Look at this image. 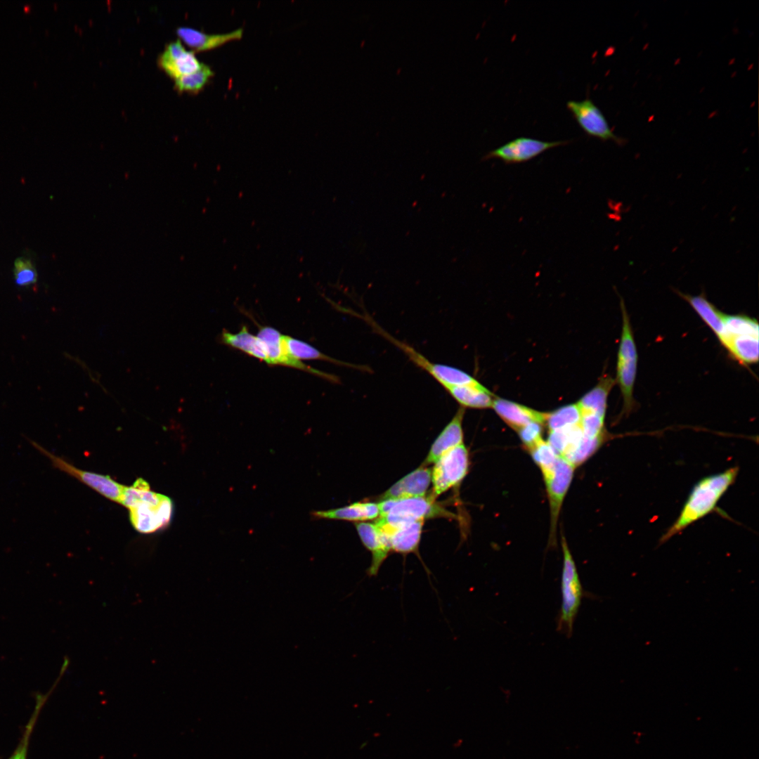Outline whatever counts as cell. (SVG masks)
Returning <instances> with one entry per match:
<instances>
[{"mask_svg": "<svg viewBox=\"0 0 759 759\" xmlns=\"http://www.w3.org/2000/svg\"><path fill=\"white\" fill-rule=\"evenodd\" d=\"M529 453L540 469L543 477L553 470L559 458L547 441L543 439L530 450Z\"/></svg>", "mask_w": 759, "mask_h": 759, "instance_id": "30", "label": "cell"}, {"mask_svg": "<svg viewBox=\"0 0 759 759\" xmlns=\"http://www.w3.org/2000/svg\"><path fill=\"white\" fill-rule=\"evenodd\" d=\"M614 383L615 380L609 375L602 376L597 384L577 403L581 413L606 415L608 396Z\"/></svg>", "mask_w": 759, "mask_h": 759, "instance_id": "24", "label": "cell"}, {"mask_svg": "<svg viewBox=\"0 0 759 759\" xmlns=\"http://www.w3.org/2000/svg\"><path fill=\"white\" fill-rule=\"evenodd\" d=\"M355 526L363 544L372 554L367 574L370 577L377 576L391 552L389 543L375 523L359 521L355 523Z\"/></svg>", "mask_w": 759, "mask_h": 759, "instance_id": "16", "label": "cell"}, {"mask_svg": "<svg viewBox=\"0 0 759 759\" xmlns=\"http://www.w3.org/2000/svg\"><path fill=\"white\" fill-rule=\"evenodd\" d=\"M176 34L187 45L195 51H206L220 46L230 41L240 39L243 34V29L239 28L222 34H207L193 27L180 26L176 28Z\"/></svg>", "mask_w": 759, "mask_h": 759, "instance_id": "19", "label": "cell"}, {"mask_svg": "<svg viewBox=\"0 0 759 759\" xmlns=\"http://www.w3.org/2000/svg\"><path fill=\"white\" fill-rule=\"evenodd\" d=\"M606 440L590 438L583 434L578 442L562 458L576 467L594 455Z\"/></svg>", "mask_w": 759, "mask_h": 759, "instance_id": "27", "label": "cell"}, {"mask_svg": "<svg viewBox=\"0 0 759 759\" xmlns=\"http://www.w3.org/2000/svg\"><path fill=\"white\" fill-rule=\"evenodd\" d=\"M378 505L380 512L378 518L389 523L424 521L429 518L450 515L431 495L428 497L382 500Z\"/></svg>", "mask_w": 759, "mask_h": 759, "instance_id": "7", "label": "cell"}, {"mask_svg": "<svg viewBox=\"0 0 759 759\" xmlns=\"http://www.w3.org/2000/svg\"><path fill=\"white\" fill-rule=\"evenodd\" d=\"M543 426L541 423L531 422L517 431L523 445L528 451L543 440Z\"/></svg>", "mask_w": 759, "mask_h": 759, "instance_id": "33", "label": "cell"}, {"mask_svg": "<svg viewBox=\"0 0 759 759\" xmlns=\"http://www.w3.org/2000/svg\"><path fill=\"white\" fill-rule=\"evenodd\" d=\"M580 420L581 411L578 405L569 404L547 413L545 424L551 432L579 425Z\"/></svg>", "mask_w": 759, "mask_h": 759, "instance_id": "26", "label": "cell"}, {"mask_svg": "<svg viewBox=\"0 0 759 759\" xmlns=\"http://www.w3.org/2000/svg\"><path fill=\"white\" fill-rule=\"evenodd\" d=\"M355 314L368 323L376 332L402 350L410 361L431 375L446 390L453 386L469 385L478 387L482 386L472 375L458 368L429 361L414 348L398 340L382 329L368 314L359 315L357 313Z\"/></svg>", "mask_w": 759, "mask_h": 759, "instance_id": "6", "label": "cell"}, {"mask_svg": "<svg viewBox=\"0 0 759 759\" xmlns=\"http://www.w3.org/2000/svg\"><path fill=\"white\" fill-rule=\"evenodd\" d=\"M375 524L387 538L391 551L405 554L417 550L424 521L389 523L378 518Z\"/></svg>", "mask_w": 759, "mask_h": 759, "instance_id": "14", "label": "cell"}, {"mask_svg": "<svg viewBox=\"0 0 759 759\" xmlns=\"http://www.w3.org/2000/svg\"><path fill=\"white\" fill-rule=\"evenodd\" d=\"M732 359L741 365L758 361L759 325L756 319L744 314L722 313L713 331Z\"/></svg>", "mask_w": 759, "mask_h": 759, "instance_id": "3", "label": "cell"}, {"mask_svg": "<svg viewBox=\"0 0 759 759\" xmlns=\"http://www.w3.org/2000/svg\"><path fill=\"white\" fill-rule=\"evenodd\" d=\"M221 340L225 344L268 364V356L263 343L257 336L250 333L245 326L236 333L224 330L221 334Z\"/></svg>", "mask_w": 759, "mask_h": 759, "instance_id": "21", "label": "cell"}, {"mask_svg": "<svg viewBox=\"0 0 759 759\" xmlns=\"http://www.w3.org/2000/svg\"><path fill=\"white\" fill-rule=\"evenodd\" d=\"M213 74L212 69L203 63L199 70L174 79L175 89L179 91L197 92L204 87Z\"/></svg>", "mask_w": 759, "mask_h": 759, "instance_id": "29", "label": "cell"}, {"mask_svg": "<svg viewBox=\"0 0 759 759\" xmlns=\"http://www.w3.org/2000/svg\"><path fill=\"white\" fill-rule=\"evenodd\" d=\"M285 339L290 353L299 360H323L365 371L370 370V368L363 365H356L334 359L329 356L322 353L310 344L294 337L285 335Z\"/></svg>", "mask_w": 759, "mask_h": 759, "instance_id": "25", "label": "cell"}, {"mask_svg": "<svg viewBox=\"0 0 759 759\" xmlns=\"http://www.w3.org/2000/svg\"><path fill=\"white\" fill-rule=\"evenodd\" d=\"M738 474L739 467H732L700 479L693 486L675 521L660 538L659 544L667 542L713 512L720 500L735 482Z\"/></svg>", "mask_w": 759, "mask_h": 759, "instance_id": "1", "label": "cell"}, {"mask_svg": "<svg viewBox=\"0 0 759 759\" xmlns=\"http://www.w3.org/2000/svg\"><path fill=\"white\" fill-rule=\"evenodd\" d=\"M622 330L616 364V380L623 397L621 416H628L635 410L637 403L633 397L637 367V351L632 329L624 301L621 298Z\"/></svg>", "mask_w": 759, "mask_h": 759, "instance_id": "4", "label": "cell"}, {"mask_svg": "<svg viewBox=\"0 0 759 759\" xmlns=\"http://www.w3.org/2000/svg\"><path fill=\"white\" fill-rule=\"evenodd\" d=\"M574 467L559 457L553 470L543 477L550 508L549 545H556V530L563 500L573 476Z\"/></svg>", "mask_w": 759, "mask_h": 759, "instance_id": "10", "label": "cell"}, {"mask_svg": "<svg viewBox=\"0 0 759 759\" xmlns=\"http://www.w3.org/2000/svg\"><path fill=\"white\" fill-rule=\"evenodd\" d=\"M378 502H357L351 505L327 510H316L311 512L316 519L364 521L379 517Z\"/></svg>", "mask_w": 759, "mask_h": 759, "instance_id": "20", "label": "cell"}, {"mask_svg": "<svg viewBox=\"0 0 759 759\" xmlns=\"http://www.w3.org/2000/svg\"><path fill=\"white\" fill-rule=\"evenodd\" d=\"M15 282L19 287H29L36 283L37 272L34 264L29 259L18 257L13 268Z\"/></svg>", "mask_w": 759, "mask_h": 759, "instance_id": "32", "label": "cell"}, {"mask_svg": "<svg viewBox=\"0 0 759 759\" xmlns=\"http://www.w3.org/2000/svg\"><path fill=\"white\" fill-rule=\"evenodd\" d=\"M446 391L463 408H492L494 395L484 386H453Z\"/></svg>", "mask_w": 759, "mask_h": 759, "instance_id": "22", "label": "cell"}, {"mask_svg": "<svg viewBox=\"0 0 759 759\" xmlns=\"http://www.w3.org/2000/svg\"><path fill=\"white\" fill-rule=\"evenodd\" d=\"M562 605L557 618V630L570 637L573 634L574 621L583 597V590L576 563L564 536H562Z\"/></svg>", "mask_w": 759, "mask_h": 759, "instance_id": "5", "label": "cell"}, {"mask_svg": "<svg viewBox=\"0 0 759 759\" xmlns=\"http://www.w3.org/2000/svg\"><path fill=\"white\" fill-rule=\"evenodd\" d=\"M31 443L36 449L51 461L53 467L77 479L106 498L121 503L125 486L119 484L108 475L78 469L64 459L48 452L36 442L31 441Z\"/></svg>", "mask_w": 759, "mask_h": 759, "instance_id": "9", "label": "cell"}, {"mask_svg": "<svg viewBox=\"0 0 759 759\" xmlns=\"http://www.w3.org/2000/svg\"><path fill=\"white\" fill-rule=\"evenodd\" d=\"M17 758H18L17 757V753L15 751V753L12 755V756L9 759H17Z\"/></svg>", "mask_w": 759, "mask_h": 759, "instance_id": "35", "label": "cell"}, {"mask_svg": "<svg viewBox=\"0 0 759 759\" xmlns=\"http://www.w3.org/2000/svg\"><path fill=\"white\" fill-rule=\"evenodd\" d=\"M492 408L508 426L516 431L531 422H537L545 425L547 415V413L539 412L518 403L500 398L493 399Z\"/></svg>", "mask_w": 759, "mask_h": 759, "instance_id": "18", "label": "cell"}, {"mask_svg": "<svg viewBox=\"0 0 759 759\" xmlns=\"http://www.w3.org/2000/svg\"><path fill=\"white\" fill-rule=\"evenodd\" d=\"M605 415L596 413H581L580 427L583 434L590 438L607 439L604 427Z\"/></svg>", "mask_w": 759, "mask_h": 759, "instance_id": "31", "label": "cell"}, {"mask_svg": "<svg viewBox=\"0 0 759 759\" xmlns=\"http://www.w3.org/2000/svg\"><path fill=\"white\" fill-rule=\"evenodd\" d=\"M566 106L588 135L602 141L611 140L618 145L624 143V140L614 133L605 116L591 99L569 100Z\"/></svg>", "mask_w": 759, "mask_h": 759, "instance_id": "12", "label": "cell"}, {"mask_svg": "<svg viewBox=\"0 0 759 759\" xmlns=\"http://www.w3.org/2000/svg\"><path fill=\"white\" fill-rule=\"evenodd\" d=\"M257 336L264 344L268 356V364L291 367L318 375L331 382H339L337 376L310 367L294 357L286 345L285 335H282L276 329L270 326L261 327Z\"/></svg>", "mask_w": 759, "mask_h": 759, "instance_id": "11", "label": "cell"}, {"mask_svg": "<svg viewBox=\"0 0 759 759\" xmlns=\"http://www.w3.org/2000/svg\"><path fill=\"white\" fill-rule=\"evenodd\" d=\"M567 143V141L550 142L519 137L490 151L483 157V160L498 158L506 164L521 163L534 158L548 149Z\"/></svg>", "mask_w": 759, "mask_h": 759, "instance_id": "13", "label": "cell"}, {"mask_svg": "<svg viewBox=\"0 0 759 759\" xmlns=\"http://www.w3.org/2000/svg\"><path fill=\"white\" fill-rule=\"evenodd\" d=\"M32 719L30 721L29 725L27 727L24 737L15 751L18 757L17 759H26L29 737L34 725L33 723H32Z\"/></svg>", "mask_w": 759, "mask_h": 759, "instance_id": "34", "label": "cell"}, {"mask_svg": "<svg viewBox=\"0 0 759 759\" xmlns=\"http://www.w3.org/2000/svg\"><path fill=\"white\" fill-rule=\"evenodd\" d=\"M469 465V452L462 443L443 454L432 470V493L435 499L459 484L466 476Z\"/></svg>", "mask_w": 759, "mask_h": 759, "instance_id": "8", "label": "cell"}, {"mask_svg": "<svg viewBox=\"0 0 759 759\" xmlns=\"http://www.w3.org/2000/svg\"><path fill=\"white\" fill-rule=\"evenodd\" d=\"M120 504L129 510L134 528L144 534L167 527L173 516L174 504L170 498L151 491L142 478L130 486H124Z\"/></svg>", "mask_w": 759, "mask_h": 759, "instance_id": "2", "label": "cell"}, {"mask_svg": "<svg viewBox=\"0 0 759 759\" xmlns=\"http://www.w3.org/2000/svg\"><path fill=\"white\" fill-rule=\"evenodd\" d=\"M158 65L171 78H176L199 70L201 63L193 51H186L181 55L171 56L162 52L157 58Z\"/></svg>", "mask_w": 759, "mask_h": 759, "instance_id": "23", "label": "cell"}, {"mask_svg": "<svg viewBox=\"0 0 759 759\" xmlns=\"http://www.w3.org/2000/svg\"><path fill=\"white\" fill-rule=\"evenodd\" d=\"M465 408L460 407L432 443L423 466L435 463L443 454L463 443L462 421Z\"/></svg>", "mask_w": 759, "mask_h": 759, "instance_id": "17", "label": "cell"}, {"mask_svg": "<svg viewBox=\"0 0 759 759\" xmlns=\"http://www.w3.org/2000/svg\"><path fill=\"white\" fill-rule=\"evenodd\" d=\"M431 481V469L422 465L393 484L381 495L380 500L426 496Z\"/></svg>", "mask_w": 759, "mask_h": 759, "instance_id": "15", "label": "cell"}, {"mask_svg": "<svg viewBox=\"0 0 759 759\" xmlns=\"http://www.w3.org/2000/svg\"><path fill=\"white\" fill-rule=\"evenodd\" d=\"M583 434L579 424L549 432L547 441L559 457H563L578 442Z\"/></svg>", "mask_w": 759, "mask_h": 759, "instance_id": "28", "label": "cell"}]
</instances>
